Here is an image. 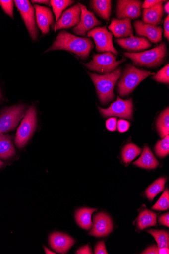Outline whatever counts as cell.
Returning <instances> with one entry per match:
<instances>
[{"label":"cell","instance_id":"obj_1","mask_svg":"<svg viewBox=\"0 0 169 254\" xmlns=\"http://www.w3.org/2000/svg\"><path fill=\"white\" fill-rule=\"evenodd\" d=\"M93 48L90 39L81 38L66 31H61L56 40L46 52L56 50H65L74 53L82 59H86Z\"/></svg>","mask_w":169,"mask_h":254},{"label":"cell","instance_id":"obj_2","mask_svg":"<svg viewBox=\"0 0 169 254\" xmlns=\"http://www.w3.org/2000/svg\"><path fill=\"white\" fill-rule=\"evenodd\" d=\"M89 75L95 86L100 101L103 104H107L114 99V86L121 75L120 68L103 75L91 73H89Z\"/></svg>","mask_w":169,"mask_h":254},{"label":"cell","instance_id":"obj_3","mask_svg":"<svg viewBox=\"0 0 169 254\" xmlns=\"http://www.w3.org/2000/svg\"><path fill=\"white\" fill-rule=\"evenodd\" d=\"M154 73L139 70L134 65L129 64L124 72L121 79L118 82V92L120 96H127L143 80Z\"/></svg>","mask_w":169,"mask_h":254},{"label":"cell","instance_id":"obj_4","mask_svg":"<svg viewBox=\"0 0 169 254\" xmlns=\"http://www.w3.org/2000/svg\"><path fill=\"white\" fill-rule=\"evenodd\" d=\"M167 52L165 42H162L153 50L139 53H125L127 57L136 65L153 67L159 66L163 62Z\"/></svg>","mask_w":169,"mask_h":254},{"label":"cell","instance_id":"obj_5","mask_svg":"<svg viewBox=\"0 0 169 254\" xmlns=\"http://www.w3.org/2000/svg\"><path fill=\"white\" fill-rule=\"evenodd\" d=\"M37 125L36 110L34 106H32L27 111L17 129L15 143L18 148L21 149L27 145L36 128Z\"/></svg>","mask_w":169,"mask_h":254},{"label":"cell","instance_id":"obj_6","mask_svg":"<svg viewBox=\"0 0 169 254\" xmlns=\"http://www.w3.org/2000/svg\"><path fill=\"white\" fill-rule=\"evenodd\" d=\"M125 61L124 58L117 61L113 54L107 52L103 54H94L92 60L84 64L90 70L106 74L113 72L120 64Z\"/></svg>","mask_w":169,"mask_h":254},{"label":"cell","instance_id":"obj_7","mask_svg":"<svg viewBox=\"0 0 169 254\" xmlns=\"http://www.w3.org/2000/svg\"><path fill=\"white\" fill-rule=\"evenodd\" d=\"M26 106L18 105L6 108L0 113V134L14 130L20 121L25 117Z\"/></svg>","mask_w":169,"mask_h":254},{"label":"cell","instance_id":"obj_8","mask_svg":"<svg viewBox=\"0 0 169 254\" xmlns=\"http://www.w3.org/2000/svg\"><path fill=\"white\" fill-rule=\"evenodd\" d=\"M113 34L107 28L97 27L89 31L87 36L92 37L96 44V49L99 53L111 52L117 55L118 52L114 48L113 43Z\"/></svg>","mask_w":169,"mask_h":254},{"label":"cell","instance_id":"obj_9","mask_svg":"<svg viewBox=\"0 0 169 254\" xmlns=\"http://www.w3.org/2000/svg\"><path fill=\"white\" fill-rule=\"evenodd\" d=\"M105 117H117L131 120L133 118V105L132 100H123L117 97V100L107 109L99 107Z\"/></svg>","mask_w":169,"mask_h":254},{"label":"cell","instance_id":"obj_10","mask_svg":"<svg viewBox=\"0 0 169 254\" xmlns=\"http://www.w3.org/2000/svg\"><path fill=\"white\" fill-rule=\"evenodd\" d=\"M13 2L20 12L31 38L33 40L36 39L38 31L36 25L34 7L27 0H15Z\"/></svg>","mask_w":169,"mask_h":254},{"label":"cell","instance_id":"obj_11","mask_svg":"<svg viewBox=\"0 0 169 254\" xmlns=\"http://www.w3.org/2000/svg\"><path fill=\"white\" fill-rule=\"evenodd\" d=\"M79 5L81 10V20L77 26L73 29V32L78 35L85 36L87 32L94 27L101 25V22L96 18L92 12L89 11L85 6L80 3Z\"/></svg>","mask_w":169,"mask_h":254},{"label":"cell","instance_id":"obj_12","mask_svg":"<svg viewBox=\"0 0 169 254\" xmlns=\"http://www.w3.org/2000/svg\"><path fill=\"white\" fill-rule=\"evenodd\" d=\"M141 2L134 0H119L117 1L116 16L118 19H136L141 14Z\"/></svg>","mask_w":169,"mask_h":254},{"label":"cell","instance_id":"obj_13","mask_svg":"<svg viewBox=\"0 0 169 254\" xmlns=\"http://www.w3.org/2000/svg\"><path fill=\"white\" fill-rule=\"evenodd\" d=\"M81 8L78 5H75L66 10L61 18L56 22L54 27L55 31L68 29L79 24L80 20Z\"/></svg>","mask_w":169,"mask_h":254},{"label":"cell","instance_id":"obj_14","mask_svg":"<svg viewBox=\"0 0 169 254\" xmlns=\"http://www.w3.org/2000/svg\"><path fill=\"white\" fill-rule=\"evenodd\" d=\"M113 224L110 217L104 213L95 215L94 225L89 235L96 237H103L109 235L113 230Z\"/></svg>","mask_w":169,"mask_h":254},{"label":"cell","instance_id":"obj_15","mask_svg":"<svg viewBox=\"0 0 169 254\" xmlns=\"http://www.w3.org/2000/svg\"><path fill=\"white\" fill-rule=\"evenodd\" d=\"M75 243L73 238L62 233L55 232L50 237L51 247L60 254L66 253Z\"/></svg>","mask_w":169,"mask_h":254},{"label":"cell","instance_id":"obj_16","mask_svg":"<svg viewBox=\"0 0 169 254\" xmlns=\"http://www.w3.org/2000/svg\"><path fill=\"white\" fill-rule=\"evenodd\" d=\"M116 41L121 47L130 52H138L152 46V44L146 38L133 35L126 38L117 39Z\"/></svg>","mask_w":169,"mask_h":254},{"label":"cell","instance_id":"obj_17","mask_svg":"<svg viewBox=\"0 0 169 254\" xmlns=\"http://www.w3.org/2000/svg\"><path fill=\"white\" fill-rule=\"evenodd\" d=\"M37 25L43 35L50 32V28L54 24V18L50 9L44 6L35 5Z\"/></svg>","mask_w":169,"mask_h":254},{"label":"cell","instance_id":"obj_18","mask_svg":"<svg viewBox=\"0 0 169 254\" xmlns=\"http://www.w3.org/2000/svg\"><path fill=\"white\" fill-rule=\"evenodd\" d=\"M134 27L138 36H146L153 43L157 44L162 40V29L160 27L144 24L138 20L134 22Z\"/></svg>","mask_w":169,"mask_h":254},{"label":"cell","instance_id":"obj_19","mask_svg":"<svg viewBox=\"0 0 169 254\" xmlns=\"http://www.w3.org/2000/svg\"><path fill=\"white\" fill-rule=\"evenodd\" d=\"M109 30L115 37L124 38L133 36V30L131 26V19H113L111 24L109 26Z\"/></svg>","mask_w":169,"mask_h":254},{"label":"cell","instance_id":"obj_20","mask_svg":"<svg viewBox=\"0 0 169 254\" xmlns=\"http://www.w3.org/2000/svg\"><path fill=\"white\" fill-rule=\"evenodd\" d=\"M156 4L149 9H144L143 12V22L154 26H157L160 24L163 15V2Z\"/></svg>","mask_w":169,"mask_h":254},{"label":"cell","instance_id":"obj_21","mask_svg":"<svg viewBox=\"0 0 169 254\" xmlns=\"http://www.w3.org/2000/svg\"><path fill=\"white\" fill-rule=\"evenodd\" d=\"M146 169H154L159 165V162L148 147H145L140 157L133 164Z\"/></svg>","mask_w":169,"mask_h":254},{"label":"cell","instance_id":"obj_22","mask_svg":"<svg viewBox=\"0 0 169 254\" xmlns=\"http://www.w3.org/2000/svg\"><path fill=\"white\" fill-rule=\"evenodd\" d=\"M15 149L9 135L0 134V159H9L15 155Z\"/></svg>","mask_w":169,"mask_h":254},{"label":"cell","instance_id":"obj_23","mask_svg":"<svg viewBox=\"0 0 169 254\" xmlns=\"http://www.w3.org/2000/svg\"><path fill=\"white\" fill-rule=\"evenodd\" d=\"M112 1L109 0H93L91 5L94 11L106 20H109L111 14Z\"/></svg>","mask_w":169,"mask_h":254},{"label":"cell","instance_id":"obj_24","mask_svg":"<svg viewBox=\"0 0 169 254\" xmlns=\"http://www.w3.org/2000/svg\"><path fill=\"white\" fill-rule=\"evenodd\" d=\"M96 210H97L96 209L87 208V207L79 209L75 215L78 224L84 229H91L93 225L91 216L93 212Z\"/></svg>","mask_w":169,"mask_h":254},{"label":"cell","instance_id":"obj_25","mask_svg":"<svg viewBox=\"0 0 169 254\" xmlns=\"http://www.w3.org/2000/svg\"><path fill=\"white\" fill-rule=\"evenodd\" d=\"M157 224V215L153 212L144 210L139 214L137 220L138 228L143 230Z\"/></svg>","mask_w":169,"mask_h":254},{"label":"cell","instance_id":"obj_26","mask_svg":"<svg viewBox=\"0 0 169 254\" xmlns=\"http://www.w3.org/2000/svg\"><path fill=\"white\" fill-rule=\"evenodd\" d=\"M157 127L162 138L169 135V109L167 108L163 111L158 119Z\"/></svg>","mask_w":169,"mask_h":254},{"label":"cell","instance_id":"obj_27","mask_svg":"<svg viewBox=\"0 0 169 254\" xmlns=\"http://www.w3.org/2000/svg\"><path fill=\"white\" fill-rule=\"evenodd\" d=\"M166 179L161 177L156 180L147 189L146 195L147 198L152 201L154 198L164 189Z\"/></svg>","mask_w":169,"mask_h":254},{"label":"cell","instance_id":"obj_28","mask_svg":"<svg viewBox=\"0 0 169 254\" xmlns=\"http://www.w3.org/2000/svg\"><path fill=\"white\" fill-rule=\"evenodd\" d=\"M141 152V149L133 143L126 145L122 151V158L125 164H129Z\"/></svg>","mask_w":169,"mask_h":254},{"label":"cell","instance_id":"obj_29","mask_svg":"<svg viewBox=\"0 0 169 254\" xmlns=\"http://www.w3.org/2000/svg\"><path fill=\"white\" fill-rule=\"evenodd\" d=\"M152 235L157 243L159 248L169 247V235L166 231L149 229L147 230Z\"/></svg>","mask_w":169,"mask_h":254},{"label":"cell","instance_id":"obj_30","mask_svg":"<svg viewBox=\"0 0 169 254\" xmlns=\"http://www.w3.org/2000/svg\"><path fill=\"white\" fill-rule=\"evenodd\" d=\"M50 2L56 22L59 19L62 12L68 6L74 3V1H69V0H52Z\"/></svg>","mask_w":169,"mask_h":254},{"label":"cell","instance_id":"obj_31","mask_svg":"<svg viewBox=\"0 0 169 254\" xmlns=\"http://www.w3.org/2000/svg\"><path fill=\"white\" fill-rule=\"evenodd\" d=\"M155 152L158 156L163 158L169 153V135L159 141L155 146Z\"/></svg>","mask_w":169,"mask_h":254},{"label":"cell","instance_id":"obj_32","mask_svg":"<svg viewBox=\"0 0 169 254\" xmlns=\"http://www.w3.org/2000/svg\"><path fill=\"white\" fill-rule=\"evenodd\" d=\"M169 207V192L166 190L157 203L152 207L156 211H164L168 210Z\"/></svg>","mask_w":169,"mask_h":254},{"label":"cell","instance_id":"obj_33","mask_svg":"<svg viewBox=\"0 0 169 254\" xmlns=\"http://www.w3.org/2000/svg\"><path fill=\"white\" fill-rule=\"evenodd\" d=\"M153 79L158 82L169 84V64H168L153 77Z\"/></svg>","mask_w":169,"mask_h":254},{"label":"cell","instance_id":"obj_34","mask_svg":"<svg viewBox=\"0 0 169 254\" xmlns=\"http://www.w3.org/2000/svg\"><path fill=\"white\" fill-rule=\"evenodd\" d=\"M14 2L11 0H1L0 1V5L2 7L4 11L10 17L13 18V5Z\"/></svg>","mask_w":169,"mask_h":254},{"label":"cell","instance_id":"obj_35","mask_svg":"<svg viewBox=\"0 0 169 254\" xmlns=\"http://www.w3.org/2000/svg\"><path fill=\"white\" fill-rule=\"evenodd\" d=\"M117 126L119 132L123 133L129 129L130 123L124 120H119L117 122Z\"/></svg>","mask_w":169,"mask_h":254},{"label":"cell","instance_id":"obj_36","mask_svg":"<svg viewBox=\"0 0 169 254\" xmlns=\"http://www.w3.org/2000/svg\"><path fill=\"white\" fill-rule=\"evenodd\" d=\"M106 127L109 131H115L117 128V119L115 118L108 119L106 122Z\"/></svg>","mask_w":169,"mask_h":254},{"label":"cell","instance_id":"obj_37","mask_svg":"<svg viewBox=\"0 0 169 254\" xmlns=\"http://www.w3.org/2000/svg\"><path fill=\"white\" fill-rule=\"evenodd\" d=\"M95 254H108L106 250L105 243L104 241L99 242L95 248Z\"/></svg>","mask_w":169,"mask_h":254},{"label":"cell","instance_id":"obj_38","mask_svg":"<svg viewBox=\"0 0 169 254\" xmlns=\"http://www.w3.org/2000/svg\"><path fill=\"white\" fill-rule=\"evenodd\" d=\"M162 1H158V0H147V1H145L144 3L142 5V8L146 9H149L155 6L156 4L162 2Z\"/></svg>","mask_w":169,"mask_h":254},{"label":"cell","instance_id":"obj_39","mask_svg":"<svg viewBox=\"0 0 169 254\" xmlns=\"http://www.w3.org/2000/svg\"><path fill=\"white\" fill-rule=\"evenodd\" d=\"M141 254H159L158 247L153 245L147 248Z\"/></svg>","mask_w":169,"mask_h":254},{"label":"cell","instance_id":"obj_40","mask_svg":"<svg viewBox=\"0 0 169 254\" xmlns=\"http://www.w3.org/2000/svg\"><path fill=\"white\" fill-rule=\"evenodd\" d=\"M169 16L167 15L164 21V36L167 40H169Z\"/></svg>","mask_w":169,"mask_h":254},{"label":"cell","instance_id":"obj_41","mask_svg":"<svg viewBox=\"0 0 169 254\" xmlns=\"http://www.w3.org/2000/svg\"><path fill=\"white\" fill-rule=\"evenodd\" d=\"M169 213H167V214H165L161 216L159 219V223L161 225H164L165 226L169 227Z\"/></svg>","mask_w":169,"mask_h":254},{"label":"cell","instance_id":"obj_42","mask_svg":"<svg viewBox=\"0 0 169 254\" xmlns=\"http://www.w3.org/2000/svg\"><path fill=\"white\" fill-rule=\"evenodd\" d=\"M76 254H92V252L91 250L89 245H86L80 248L76 252Z\"/></svg>","mask_w":169,"mask_h":254},{"label":"cell","instance_id":"obj_43","mask_svg":"<svg viewBox=\"0 0 169 254\" xmlns=\"http://www.w3.org/2000/svg\"><path fill=\"white\" fill-rule=\"evenodd\" d=\"M32 3H40L44 4L47 5H51V2L49 1H47V0H32Z\"/></svg>","mask_w":169,"mask_h":254},{"label":"cell","instance_id":"obj_44","mask_svg":"<svg viewBox=\"0 0 169 254\" xmlns=\"http://www.w3.org/2000/svg\"><path fill=\"white\" fill-rule=\"evenodd\" d=\"M169 248L163 247L159 248V254H169Z\"/></svg>","mask_w":169,"mask_h":254},{"label":"cell","instance_id":"obj_45","mask_svg":"<svg viewBox=\"0 0 169 254\" xmlns=\"http://www.w3.org/2000/svg\"><path fill=\"white\" fill-rule=\"evenodd\" d=\"M165 11L168 14H169V1H167V3L165 4L164 7Z\"/></svg>","mask_w":169,"mask_h":254},{"label":"cell","instance_id":"obj_46","mask_svg":"<svg viewBox=\"0 0 169 254\" xmlns=\"http://www.w3.org/2000/svg\"><path fill=\"white\" fill-rule=\"evenodd\" d=\"M44 250L45 251V253L46 254H55L56 253H55L54 252L51 251V250H50L49 249H48V248H47L46 247H44Z\"/></svg>","mask_w":169,"mask_h":254},{"label":"cell","instance_id":"obj_47","mask_svg":"<svg viewBox=\"0 0 169 254\" xmlns=\"http://www.w3.org/2000/svg\"><path fill=\"white\" fill-rule=\"evenodd\" d=\"M4 165V163L1 160H0V168H1L3 167Z\"/></svg>","mask_w":169,"mask_h":254},{"label":"cell","instance_id":"obj_48","mask_svg":"<svg viewBox=\"0 0 169 254\" xmlns=\"http://www.w3.org/2000/svg\"><path fill=\"white\" fill-rule=\"evenodd\" d=\"M1 99H2V94H1V89H0V101H1Z\"/></svg>","mask_w":169,"mask_h":254}]
</instances>
